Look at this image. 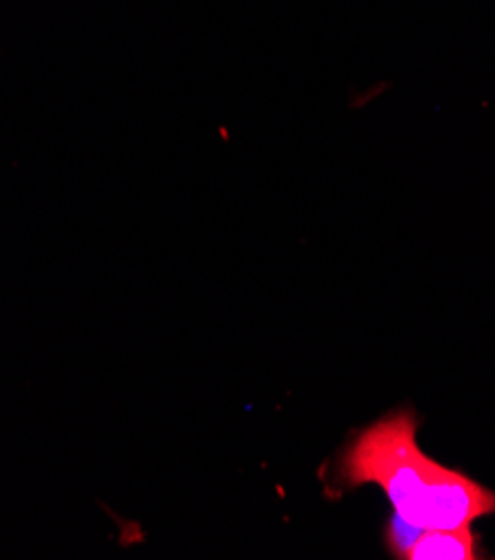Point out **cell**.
<instances>
[{
	"mask_svg": "<svg viewBox=\"0 0 495 560\" xmlns=\"http://www.w3.org/2000/svg\"><path fill=\"white\" fill-rule=\"evenodd\" d=\"M484 558L480 536L471 527L426 529L409 560H478Z\"/></svg>",
	"mask_w": 495,
	"mask_h": 560,
	"instance_id": "2",
	"label": "cell"
},
{
	"mask_svg": "<svg viewBox=\"0 0 495 560\" xmlns=\"http://www.w3.org/2000/svg\"><path fill=\"white\" fill-rule=\"evenodd\" d=\"M338 476L344 487H379L393 512L424 529H462L495 514L493 489L420 450L411 411L384 416L353 435Z\"/></svg>",
	"mask_w": 495,
	"mask_h": 560,
	"instance_id": "1",
	"label": "cell"
},
{
	"mask_svg": "<svg viewBox=\"0 0 495 560\" xmlns=\"http://www.w3.org/2000/svg\"><path fill=\"white\" fill-rule=\"evenodd\" d=\"M424 532H426L424 527H420V525L402 518L398 512H393L387 527H384V540H387V549L391 551V556L409 558V553L413 551L417 540L424 536Z\"/></svg>",
	"mask_w": 495,
	"mask_h": 560,
	"instance_id": "3",
	"label": "cell"
}]
</instances>
